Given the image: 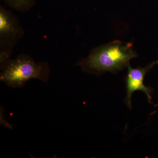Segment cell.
<instances>
[{"label":"cell","mask_w":158,"mask_h":158,"mask_svg":"<svg viewBox=\"0 0 158 158\" xmlns=\"http://www.w3.org/2000/svg\"><path fill=\"white\" fill-rule=\"evenodd\" d=\"M136 56L132 44L115 41L94 51L81 65L93 73H116L127 66L130 60Z\"/></svg>","instance_id":"1"},{"label":"cell","mask_w":158,"mask_h":158,"mask_svg":"<svg viewBox=\"0 0 158 158\" xmlns=\"http://www.w3.org/2000/svg\"><path fill=\"white\" fill-rule=\"evenodd\" d=\"M48 73L45 64L35 63L29 58L21 57L6 66L1 73L0 80L9 87L21 88L31 79H38L46 82Z\"/></svg>","instance_id":"2"},{"label":"cell","mask_w":158,"mask_h":158,"mask_svg":"<svg viewBox=\"0 0 158 158\" xmlns=\"http://www.w3.org/2000/svg\"><path fill=\"white\" fill-rule=\"evenodd\" d=\"M158 64V60L152 62L145 67H138L135 69L131 67L129 64L127 65L128 72L126 77L127 97L126 103L127 106L131 109V97L133 93L137 90L143 91L146 94L150 103H151V94L153 89L150 87L144 85V77L145 75L152 68Z\"/></svg>","instance_id":"3"},{"label":"cell","mask_w":158,"mask_h":158,"mask_svg":"<svg viewBox=\"0 0 158 158\" xmlns=\"http://www.w3.org/2000/svg\"><path fill=\"white\" fill-rule=\"evenodd\" d=\"M11 23L8 16L2 11L0 13V31L2 33L9 32L11 29Z\"/></svg>","instance_id":"4"}]
</instances>
